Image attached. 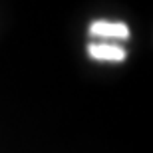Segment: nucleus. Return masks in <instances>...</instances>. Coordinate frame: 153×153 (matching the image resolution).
I'll return each mask as SVG.
<instances>
[{
  "mask_svg": "<svg viewBox=\"0 0 153 153\" xmlns=\"http://www.w3.org/2000/svg\"><path fill=\"white\" fill-rule=\"evenodd\" d=\"M90 34L97 38H114V40H127L129 28L123 22H111V20H96L90 26Z\"/></svg>",
  "mask_w": 153,
  "mask_h": 153,
  "instance_id": "2",
  "label": "nucleus"
},
{
  "mask_svg": "<svg viewBox=\"0 0 153 153\" xmlns=\"http://www.w3.org/2000/svg\"><path fill=\"white\" fill-rule=\"evenodd\" d=\"M88 54L100 62H123L127 58L123 46L111 44V42H91L88 46Z\"/></svg>",
  "mask_w": 153,
  "mask_h": 153,
  "instance_id": "1",
  "label": "nucleus"
}]
</instances>
